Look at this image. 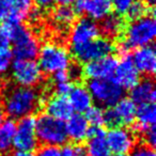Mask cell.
<instances>
[{"mask_svg":"<svg viewBox=\"0 0 156 156\" xmlns=\"http://www.w3.org/2000/svg\"><path fill=\"white\" fill-rule=\"evenodd\" d=\"M1 28L13 44L12 56L16 60H34L37 58L40 50L39 42L25 25L5 20Z\"/></svg>","mask_w":156,"mask_h":156,"instance_id":"1","label":"cell"},{"mask_svg":"<svg viewBox=\"0 0 156 156\" xmlns=\"http://www.w3.org/2000/svg\"><path fill=\"white\" fill-rule=\"evenodd\" d=\"M40 96L32 88L17 87L10 90L5 98V112L12 119L31 115L40 105Z\"/></svg>","mask_w":156,"mask_h":156,"instance_id":"2","label":"cell"},{"mask_svg":"<svg viewBox=\"0 0 156 156\" xmlns=\"http://www.w3.org/2000/svg\"><path fill=\"white\" fill-rule=\"evenodd\" d=\"M156 35V22L152 15H145L133 20L126 28L124 40L120 43L119 50L125 55L132 48L151 45Z\"/></svg>","mask_w":156,"mask_h":156,"instance_id":"3","label":"cell"},{"mask_svg":"<svg viewBox=\"0 0 156 156\" xmlns=\"http://www.w3.org/2000/svg\"><path fill=\"white\" fill-rule=\"evenodd\" d=\"M35 134L37 141L44 145H62L66 142L67 136L64 121L44 113L35 119Z\"/></svg>","mask_w":156,"mask_h":156,"instance_id":"4","label":"cell"},{"mask_svg":"<svg viewBox=\"0 0 156 156\" xmlns=\"http://www.w3.org/2000/svg\"><path fill=\"white\" fill-rule=\"evenodd\" d=\"M39 65L42 73L55 74L64 71L71 65V55L63 46L56 43H46L40 48Z\"/></svg>","mask_w":156,"mask_h":156,"instance_id":"5","label":"cell"},{"mask_svg":"<svg viewBox=\"0 0 156 156\" xmlns=\"http://www.w3.org/2000/svg\"><path fill=\"white\" fill-rule=\"evenodd\" d=\"M87 89L92 100L104 107H113L124 96V90L113 79H90Z\"/></svg>","mask_w":156,"mask_h":156,"instance_id":"6","label":"cell"},{"mask_svg":"<svg viewBox=\"0 0 156 156\" xmlns=\"http://www.w3.org/2000/svg\"><path fill=\"white\" fill-rule=\"evenodd\" d=\"M115 45L108 37H96L83 45L71 47L72 54L79 62L87 63L102 57L109 56L115 50Z\"/></svg>","mask_w":156,"mask_h":156,"instance_id":"7","label":"cell"},{"mask_svg":"<svg viewBox=\"0 0 156 156\" xmlns=\"http://www.w3.org/2000/svg\"><path fill=\"white\" fill-rule=\"evenodd\" d=\"M37 138L35 134V119L31 115L20 119L16 124L13 145L18 151L33 152L37 147Z\"/></svg>","mask_w":156,"mask_h":156,"instance_id":"8","label":"cell"},{"mask_svg":"<svg viewBox=\"0 0 156 156\" xmlns=\"http://www.w3.org/2000/svg\"><path fill=\"white\" fill-rule=\"evenodd\" d=\"M12 77L20 87L32 88L42 79V71L34 60H15L11 64Z\"/></svg>","mask_w":156,"mask_h":156,"instance_id":"9","label":"cell"},{"mask_svg":"<svg viewBox=\"0 0 156 156\" xmlns=\"http://www.w3.org/2000/svg\"><path fill=\"white\" fill-rule=\"evenodd\" d=\"M115 81L123 90H130L140 81V73L133 62L132 56L125 54L118 61L115 72Z\"/></svg>","mask_w":156,"mask_h":156,"instance_id":"10","label":"cell"},{"mask_svg":"<svg viewBox=\"0 0 156 156\" xmlns=\"http://www.w3.org/2000/svg\"><path fill=\"white\" fill-rule=\"evenodd\" d=\"M100 27L95 20L89 17L80 18L74 24L69 33V43L71 47L83 45L89 41L100 37Z\"/></svg>","mask_w":156,"mask_h":156,"instance_id":"11","label":"cell"},{"mask_svg":"<svg viewBox=\"0 0 156 156\" xmlns=\"http://www.w3.org/2000/svg\"><path fill=\"white\" fill-rule=\"evenodd\" d=\"M118 60L115 57L106 56L85 63L83 69V75L90 79H109L115 75Z\"/></svg>","mask_w":156,"mask_h":156,"instance_id":"12","label":"cell"},{"mask_svg":"<svg viewBox=\"0 0 156 156\" xmlns=\"http://www.w3.org/2000/svg\"><path fill=\"white\" fill-rule=\"evenodd\" d=\"M105 139L110 152L115 154H127V152L132 151L135 145V138L133 133L120 126L110 128V130L106 133Z\"/></svg>","mask_w":156,"mask_h":156,"instance_id":"13","label":"cell"},{"mask_svg":"<svg viewBox=\"0 0 156 156\" xmlns=\"http://www.w3.org/2000/svg\"><path fill=\"white\" fill-rule=\"evenodd\" d=\"M132 59L135 66L140 74L151 76L155 73L156 52L152 45L136 48L134 55L132 56Z\"/></svg>","mask_w":156,"mask_h":156,"instance_id":"14","label":"cell"},{"mask_svg":"<svg viewBox=\"0 0 156 156\" xmlns=\"http://www.w3.org/2000/svg\"><path fill=\"white\" fill-rule=\"evenodd\" d=\"M106 133L101 126H90L88 134L87 156H111V152L106 143Z\"/></svg>","mask_w":156,"mask_h":156,"instance_id":"15","label":"cell"},{"mask_svg":"<svg viewBox=\"0 0 156 156\" xmlns=\"http://www.w3.org/2000/svg\"><path fill=\"white\" fill-rule=\"evenodd\" d=\"M66 121L65 130L67 138H69L75 143H79L88 138L90 124L85 115L81 113H75V115L73 113Z\"/></svg>","mask_w":156,"mask_h":156,"instance_id":"16","label":"cell"},{"mask_svg":"<svg viewBox=\"0 0 156 156\" xmlns=\"http://www.w3.org/2000/svg\"><path fill=\"white\" fill-rule=\"evenodd\" d=\"M130 100L136 105L154 104L156 100V91L154 83L151 79L139 81L133 89H130Z\"/></svg>","mask_w":156,"mask_h":156,"instance_id":"17","label":"cell"},{"mask_svg":"<svg viewBox=\"0 0 156 156\" xmlns=\"http://www.w3.org/2000/svg\"><path fill=\"white\" fill-rule=\"evenodd\" d=\"M67 96H69L67 100H69L73 110L77 111L78 113L86 112L92 106L93 100H92V96L87 87L80 85L75 86V87L73 86Z\"/></svg>","mask_w":156,"mask_h":156,"instance_id":"18","label":"cell"},{"mask_svg":"<svg viewBox=\"0 0 156 156\" xmlns=\"http://www.w3.org/2000/svg\"><path fill=\"white\" fill-rule=\"evenodd\" d=\"M46 111L47 115L61 121H66L74 113L67 98L61 95H56L48 100L46 103Z\"/></svg>","mask_w":156,"mask_h":156,"instance_id":"19","label":"cell"},{"mask_svg":"<svg viewBox=\"0 0 156 156\" xmlns=\"http://www.w3.org/2000/svg\"><path fill=\"white\" fill-rule=\"evenodd\" d=\"M137 125L135 129L138 133H142L145 128L150 126H154L156 122V108L154 104L139 105L136 110Z\"/></svg>","mask_w":156,"mask_h":156,"instance_id":"20","label":"cell"},{"mask_svg":"<svg viewBox=\"0 0 156 156\" xmlns=\"http://www.w3.org/2000/svg\"><path fill=\"white\" fill-rule=\"evenodd\" d=\"M115 111L120 120V123L123 125H130L136 120L137 105L130 98H122L115 105Z\"/></svg>","mask_w":156,"mask_h":156,"instance_id":"21","label":"cell"},{"mask_svg":"<svg viewBox=\"0 0 156 156\" xmlns=\"http://www.w3.org/2000/svg\"><path fill=\"white\" fill-rule=\"evenodd\" d=\"M10 8L8 22L22 23L32 9L33 0H5Z\"/></svg>","mask_w":156,"mask_h":156,"instance_id":"22","label":"cell"},{"mask_svg":"<svg viewBox=\"0 0 156 156\" xmlns=\"http://www.w3.org/2000/svg\"><path fill=\"white\" fill-rule=\"evenodd\" d=\"M111 9V0H88L85 14L93 20H102L110 14Z\"/></svg>","mask_w":156,"mask_h":156,"instance_id":"23","label":"cell"},{"mask_svg":"<svg viewBox=\"0 0 156 156\" xmlns=\"http://www.w3.org/2000/svg\"><path fill=\"white\" fill-rule=\"evenodd\" d=\"M16 123L12 119L5 120L0 125V156L8 154L13 145Z\"/></svg>","mask_w":156,"mask_h":156,"instance_id":"24","label":"cell"},{"mask_svg":"<svg viewBox=\"0 0 156 156\" xmlns=\"http://www.w3.org/2000/svg\"><path fill=\"white\" fill-rule=\"evenodd\" d=\"M124 28V20L119 14H109L104 20H102L100 30L106 35L107 37H115L122 32Z\"/></svg>","mask_w":156,"mask_h":156,"instance_id":"25","label":"cell"},{"mask_svg":"<svg viewBox=\"0 0 156 156\" xmlns=\"http://www.w3.org/2000/svg\"><path fill=\"white\" fill-rule=\"evenodd\" d=\"M76 13L69 5H59L52 12L54 22L60 27H67L75 20Z\"/></svg>","mask_w":156,"mask_h":156,"instance_id":"26","label":"cell"},{"mask_svg":"<svg viewBox=\"0 0 156 156\" xmlns=\"http://www.w3.org/2000/svg\"><path fill=\"white\" fill-rule=\"evenodd\" d=\"M149 11L150 8L143 2L142 0H135L125 15H127L129 20H136L145 15H149Z\"/></svg>","mask_w":156,"mask_h":156,"instance_id":"27","label":"cell"},{"mask_svg":"<svg viewBox=\"0 0 156 156\" xmlns=\"http://www.w3.org/2000/svg\"><path fill=\"white\" fill-rule=\"evenodd\" d=\"M85 113L91 126H102L104 124V110L100 106H91Z\"/></svg>","mask_w":156,"mask_h":156,"instance_id":"28","label":"cell"},{"mask_svg":"<svg viewBox=\"0 0 156 156\" xmlns=\"http://www.w3.org/2000/svg\"><path fill=\"white\" fill-rule=\"evenodd\" d=\"M61 156H87V150L79 143H69L60 149Z\"/></svg>","mask_w":156,"mask_h":156,"instance_id":"29","label":"cell"},{"mask_svg":"<svg viewBox=\"0 0 156 156\" xmlns=\"http://www.w3.org/2000/svg\"><path fill=\"white\" fill-rule=\"evenodd\" d=\"M12 51L10 49H0V75L5 74L12 64Z\"/></svg>","mask_w":156,"mask_h":156,"instance_id":"30","label":"cell"},{"mask_svg":"<svg viewBox=\"0 0 156 156\" xmlns=\"http://www.w3.org/2000/svg\"><path fill=\"white\" fill-rule=\"evenodd\" d=\"M134 1L135 0H111V5L115 9V13L122 16L127 13Z\"/></svg>","mask_w":156,"mask_h":156,"instance_id":"31","label":"cell"},{"mask_svg":"<svg viewBox=\"0 0 156 156\" xmlns=\"http://www.w3.org/2000/svg\"><path fill=\"white\" fill-rule=\"evenodd\" d=\"M104 124L110 128L121 125L119 118L113 108H108L106 111H104Z\"/></svg>","mask_w":156,"mask_h":156,"instance_id":"32","label":"cell"},{"mask_svg":"<svg viewBox=\"0 0 156 156\" xmlns=\"http://www.w3.org/2000/svg\"><path fill=\"white\" fill-rule=\"evenodd\" d=\"M141 135H142L144 141L147 142V145H149V147H155V144H156L155 125H154V126H150V127L145 128V129L143 130L142 133H141Z\"/></svg>","mask_w":156,"mask_h":156,"instance_id":"33","label":"cell"},{"mask_svg":"<svg viewBox=\"0 0 156 156\" xmlns=\"http://www.w3.org/2000/svg\"><path fill=\"white\" fill-rule=\"evenodd\" d=\"M130 156H156L153 147L145 144H140L136 147H133Z\"/></svg>","mask_w":156,"mask_h":156,"instance_id":"34","label":"cell"},{"mask_svg":"<svg viewBox=\"0 0 156 156\" xmlns=\"http://www.w3.org/2000/svg\"><path fill=\"white\" fill-rule=\"evenodd\" d=\"M35 156H61L60 149L56 145H43Z\"/></svg>","mask_w":156,"mask_h":156,"instance_id":"35","label":"cell"},{"mask_svg":"<svg viewBox=\"0 0 156 156\" xmlns=\"http://www.w3.org/2000/svg\"><path fill=\"white\" fill-rule=\"evenodd\" d=\"M73 88L69 81H62V83H56L55 86V90H56L57 95H61V96H66L69 93V91Z\"/></svg>","mask_w":156,"mask_h":156,"instance_id":"36","label":"cell"},{"mask_svg":"<svg viewBox=\"0 0 156 156\" xmlns=\"http://www.w3.org/2000/svg\"><path fill=\"white\" fill-rule=\"evenodd\" d=\"M69 79H73V80H78V79H80V77L83 75V69H81L79 65H69Z\"/></svg>","mask_w":156,"mask_h":156,"instance_id":"37","label":"cell"},{"mask_svg":"<svg viewBox=\"0 0 156 156\" xmlns=\"http://www.w3.org/2000/svg\"><path fill=\"white\" fill-rule=\"evenodd\" d=\"M10 15V8L5 0H0V23L5 22Z\"/></svg>","mask_w":156,"mask_h":156,"instance_id":"38","label":"cell"},{"mask_svg":"<svg viewBox=\"0 0 156 156\" xmlns=\"http://www.w3.org/2000/svg\"><path fill=\"white\" fill-rule=\"evenodd\" d=\"M10 44H11V41L9 37L2 28H0V49H9Z\"/></svg>","mask_w":156,"mask_h":156,"instance_id":"39","label":"cell"},{"mask_svg":"<svg viewBox=\"0 0 156 156\" xmlns=\"http://www.w3.org/2000/svg\"><path fill=\"white\" fill-rule=\"evenodd\" d=\"M54 75V80L55 83H62V81H69V73H67L66 69L64 71H59L56 72Z\"/></svg>","mask_w":156,"mask_h":156,"instance_id":"40","label":"cell"},{"mask_svg":"<svg viewBox=\"0 0 156 156\" xmlns=\"http://www.w3.org/2000/svg\"><path fill=\"white\" fill-rule=\"evenodd\" d=\"M35 5L42 10H47L50 9L54 5L55 0H34Z\"/></svg>","mask_w":156,"mask_h":156,"instance_id":"41","label":"cell"},{"mask_svg":"<svg viewBox=\"0 0 156 156\" xmlns=\"http://www.w3.org/2000/svg\"><path fill=\"white\" fill-rule=\"evenodd\" d=\"M11 156H35L32 152H27V151H18L16 150L14 153H12Z\"/></svg>","mask_w":156,"mask_h":156,"instance_id":"42","label":"cell"},{"mask_svg":"<svg viewBox=\"0 0 156 156\" xmlns=\"http://www.w3.org/2000/svg\"><path fill=\"white\" fill-rule=\"evenodd\" d=\"M75 0H55V2H57L59 5H71L74 3Z\"/></svg>","mask_w":156,"mask_h":156,"instance_id":"43","label":"cell"},{"mask_svg":"<svg viewBox=\"0 0 156 156\" xmlns=\"http://www.w3.org/2000/svg\"><path fill=\"white\" fill-rule=\"evenodd\" d=\"M5 120V112L3 110L2 107H0V125L2 124V122Z\"/></svg>","mask_w":156,"mask_h":156,"instance_id":"44","label":"cell"},{"mask_svg":"<svg viewBox=\"0 0 156 156\" xmlns=\"http://www.w3.org/2000/svg\"><path fill=\"white\" fill-rule=\"evenodd\" d=\"M143 2L145 3V5H147L149 8H153L154 5H155L156 3V0H142Z\"/></svg>","mask_w":156,"mask_h":156,"instance_id":"45","label":"cell"},{"mask_svg":"<svg viewBox=\"0 0 156 156\" xmlns=\"http://www.w3.org/2000/svg\"><path fill=\"white\" fill-rule=\"evenodd\" d=\"M113 156H128L126 153H120V154H115Z\"/></svg>","mask_w":156,"mask_h":156,"instance_id":"46","label":"cell"}]
</instances>
